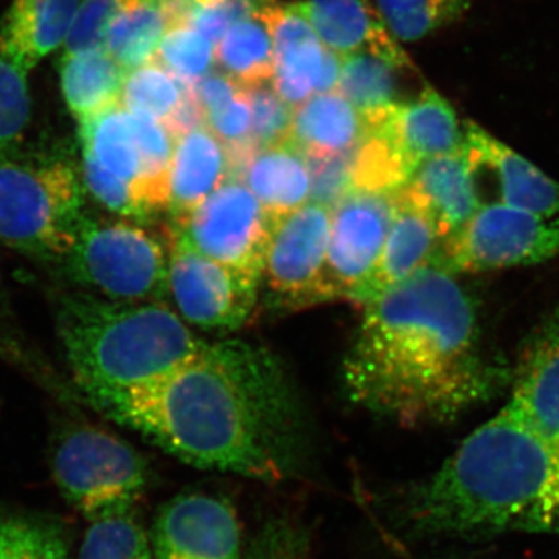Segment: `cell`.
I'll return each mask as SVG.
<instances>
[{
	"mask_svg": "<svg viewBox=\"0 0 559 559\" xmlns=\"http://www.w3.org/2000/svg\"><path fill=\"white\" fill-rule=\"evenodd\" d=\"M395 193L349 191L331 212L326 286L331 299L352 300L380 257L395 212Z\"/></svg>",
	"mask_w": 559,
	"mask_h": 559,
	"instance_id": "cell-13",
	"label": "cell"
},
{
	"mask_svg": "<svg viewBox=\"0 0 559 559\" xmlns=\"http://www.w3.org/2000/svg\"><path fill=\"white\" fill-rule=\"evenodd\" d=\"M191 2H193V0H191Z\"/></svg>",
	"mask_w": 559,
	"mask_h": 559,
	"instance_id": "cell-44",
	"label": "cell"
},
{
	"mask_svg": "<svg viewBox=\"0 0 559 559\" xmlns=\"http://www.w3.org/2000/svg\"><path fill=\"white\" fill-rule=\"evenodd\" d=\"M320 43L336 53H370L396 69H414L370 0L299 2Z\"/></svg>",
	"mask_w": 559,
	"mask_h": 559,
	"instance_id": "cell-19",
	"label": "cell"
},
{
	"mask_svg": "<svg viewBox=\"0 0 559 559\" xmlns=\"http://www.w3.org/2000/svg\"><path fill=\"white\" fill-rule=\"evenodd\" d=\"M353 153L307 159L311 173L310 201L333 209L352 191Z\"/></svg>",
	"mask_w": 559,
	"mask_h": 559,
	"instance_id": "cell-41",
	"label": "cell"
},
{
	"mask_svg": "<svg viewBox=\"0 0 559 559\" xmlns=\"http://www.w3.org/2000/svg\"><path fill=\"white\" fill-rule=\"evenodd\" d=\"M142 0H83L64 43V57L105 50L110 25Z\"/></svg>",
	"mask_w": 559,
	"mask_h": 559,
	"instance_id": "cell-36",
	"label": "cell"
},
{
	"mask_svg": "<svg viewBox=\"0 0 559 559\" xmlns=\"http://www.w3.org/2000/svg\"><path fill=\"white\" fill-rule=\"evenodd\" d=\"M385 27L396 40L426 38L462 13L465 0H374Z\"/></svg>",
	"mask_w": 559,
	"mask_h": 559,
	"instance_id": "cell-32",
	"label": "cell"
},
{
	"mask_svg": "<svg viewBox=\"0 0 559 559\" xmlns=\"http://www.w3.org/2000/svg\"><path fill=\"white\" fill-rule=\"evenodd\" d=\"M186 90L171 73L151 61L127 73L120 106L165 124L178 109Z\"/></svg>",
	"mask_w": 559,
	"mask_h": 559,
	"instance_id": "cell-30",
	"label": "cell"
},
{
	"mask_svg": "<svg viewBox=\"0 0 559 559\" xmlns=\"http://www.w3.org/2000/svg\"><path fill=\"white\" fill-rule=\"evenodd\" d=\"M367 128L380 132L399 151L412 173L433 157L454 153L463 143V128L447 98L425 87L417 98L393 103L362 116Z\"/></svg>",
	"mask_w": 559,
	"mask_h": 559,
	"instance_id": "cell-15",
	"label": "cell"
},
{
	"mask_svg": "<svg viewBox=\"0 0 559 559\" xmlns=\"http://www.w3.org/2000/svg\"><path fill=\"white\" fill-rule=\"evenodd\" d=\"M257 20L266 27L274 50L272 90L297 108L316 95L325 46L320 43L300 3L271 2Z\"/></svg>",
	"mask_w": 559,
	"mask_h": 559,
	"instance_id": "cell-17",
	"label": "cell"
},
{
	"mask_svg": "<svg viewBox=\"0 0 559 559\" xmlns=\"http://www.w3.org/2000/svg\"><path fill=\"white\" fill-rule=\"evenodd\" d=\"M463 146L477 175H488L498 204L559 216V182L473 121L463 127Z\"/></svg>",
	"mask_w": 559,
	"mask_h": 559,
	"instance_id": "cell-16",
	"label": "cell"
},
{
	"mask_svg": "<svg viewBox=\"0 0 559 559\" xmlns=\"http://www.w3.org/2000/svg\"><path fill=\"white\" fill-rule=\"evenodd\" d=\"M342 381L353 403L418 428L492 399L503 371L485 353L473 297L432 261L364 305Z\"/></svg>",
	"mask_w": 559,
	"mask_h": 559,
	"instance_id": "cell-2",
	"label": "cell"
},
{
	"mask_svg": "<svg viewBox=\"0 0 559 559\" xmlns=\"http://www.w3.org/2000/svg\"><path fill=\"white\" fill-rule=\"evenodd\" d=\"M191 0H142L110 25L105 50L124 72L153 61L165 33L183 24Z\"/></svg>",
	"mask_w": 559,
	"mask_h": 559,
	"instance_id": "cell-26",
	"label": "cell"
},
{
	"mask_svg": "<svg viewBox=\"0 0 559 559\" xmlns=\"http://www.w3.org/2000/svg\"><path fill=\"white\" fill-rule=\"evenodd\" d=\"M396 70L370 53L344 55L336 92L362 116L378 112L399 103L395 100Z\"/></svg>",
	"mask_w": 559,
	"mask_h": 559,
	"instance_id": "cell-29",
	"label": "cell"
},
{
	"mask_svg": "<svg viewBox=\"0 0 559 559\" xmlns=\"http://www.w3.org/2000/svg\"><path fill=\"white\" fill-rule=\"evenodd\" d=\"M84 212V183L62 157L0 159V241L22 255L61 264L75 246Z\"/></svg>",
	"mask_w": 559,
	"mask_h": 559,
	"instance_id": "cell-5",
	"label": "cell"
},
{
	"mask_svg": "<svg viewBox=\"0 0 559 559\" xmlns=\"http://www.w3.org/2000/svg\"><path fill=\"white\" fill-rule=\"evenodd\" d=\"M275 224L248 186L230 178L176 221L173 234L202 255L261 278Z\"/></svg>",
	"mask_w": 559,
	"mask_h": 559,
	"instance_id": "cell-10",
	"label": "cell"
},
{
	"mask_svg": "<svg viewBox=\"0 0 559 559\" xmlns=\"http://www.w3.org/2000/svg\"><path fill=\"white\" fill-rule=\"evenodd\" d=\"M443 241L432 261L454 275L533 266L559 257V216L487 202Z\"/></svg>",
	"mask_w": 559,
	"mask_h": 559,
	"instance_id": "cell-8",
	"label": "cell"
},
{
	"mask_svg": "<svg viewBox=\"0 0 559 559\" xmlns=\"http://www.w3.org/2000/svg\"><path fill=\"white\" fill-rule=\"evenodd\" d=\"M242 559H308V540L299 525L272 520L250 540Z\"/></svg>",
	"mask_w": 559,
	"mask_h": 559,
	"instance_id": "cell-40",
	"label": "cell"
},
{
	"mask_svg": "<svg viewBox=\"0 0 559 559\" xmlns=\"http://www.w3.org/2000/svg\"><path fill=\"white\" fill-rule=\"evenodd\" d=\"M76 559H154L150 535L134 510L92 522Z\"/></svg>",
	"mask_w": 559,
	"mask_h": 559,
	"instance_id": "cell-31",
	"label": "cell"
},
{
	"mask_svg": "<svg viewBox=\"0 0 559 559\" xmlns=\"http://www.w3.org/2000/svg\"><path fill=\"white\" fill-rule=\"evenodd\" d=\"M506 406L559 451V316L522 353Z\"/></svg>",
	"mask_w": 559,
	"mask_h": 559,
	"instance_id": "cell-18",
	"label": "cell"
},
{
	"mask_svg": "<svg viewBox=\"0 0 559 559\" xmlns=\"http://www.w3.org/2000/svg\"><path fill=\"white\" fill-rule=\"evenodd\" d=\"M91 404L197 468L280 484L304 463L296 390L270 349L249 342H205L167 377Z\"/></svg>",
	"mask_w": 559,
	"mask_h": 559,
	"instance_id": "cell-1",
	"label": "cell"
},
{
	"mask_svg": "<svg viewBox=\"0 0 559 559\" xmlns=\"http://www.w3.org/2000/svg\"><path fill=\"white\" fill-rule=\"evenodd\" d=\"M81 179L84 187L95 198L103 207L117 215L127 216V218L146 219L145 210L135 200L134 193L128 183L116 178L110 173L103 170L92 157L83 153L81 162Z\"/></svg>",
	"mask_w": 559,
	"mask_h": 559,
	"instance_id": "cell-39",
	"label": "cell"
},
{
	"mask_svg": "<svg viewBox=\"0 0 559 559\" xmlns=\"http://www.w3.org/2000/svg\"><path fill=\"white\" fill-rule=\"evenodd\" d=\"M404 193L430 216L447 240L480 209L479 180L465 146L419 165Z\"/></svg>",
	"mask_w": 559,
	"mask_h": 559,
	"instance_id": "cell-20",
	"label": "cell"
},
{
	"mask_svg": "<svg viewBox=\"0 0 559 559\" xmlns=\"http://www.w3.org/2000/svg\"><path fill=\"white\" fill-rule=\"evenodd\" d=\"M230 171L229 156L207 127L176 139L168 176V202L173 218L182 219L207 200Z\"/></svg>",
	"mask_w": 559,
	"mask_h": 559,
	"instance_id": "cell-23",
	"label": "cell"
},
{
	"mask_svg": "<svg viewBox=\"0 0 559 559\" xmlns=\"http://www.w3.org/2000/svg\"><path fill=\"white\" fill-rule=\"evenodd\" d=\"M51 471L62 498L90 522L134 510L148 484L142 455L108 430L90 425L62 433Z\"/></svg>",
	"mask_w": 559,
	"mask_h": 559,
	"instance_id": "cell-7",
	"label": "cell"
},
{
	"mask_svg": "<svg viewBox=\"0 0 559 559\" xmlns=\"http://www.w3.org/2000/svg\"><path fill=\"white\" fill-rule=\"evenodd\" d=\"M342 70V57L336 51L326 49L323 51L322 69H320V79L316 94H329L336 92L340 84Z\"/></svg>",
	"mask_w": 559,
	"mask_h": 559,
	"instance_id": "cell-43",
	"label": "cell"
},
{
	"mask_svg": "<svg viewBox=\"0 0 559 559\" xmlns=\"http://www.w3.org/2000/svg\"><path fill=\"white\" fill-rule=\"evenodd\" d=\"M260 280L202 255L173 234L168 288L183 322L219 333L240 330L255 310Z\"/></svg>",
	"mask_w": 559,
	"mask_h": 559,
	"instance_id": "cell-11",
	"label": "cell"
},
{
	"mask_svg": "<svg viewBox=\"0 0 559 559\" xmlns=\"http://www.w3.org/2000/svg\"><path fill=\"white\" fill-rule=\"evenodd\" d=\"M150 540L154 559H242L234 506L207 492L168 500L154 520Z\"/></svg>",
	"mask_w": 559,
	"mask_h": 559,
	"instance_id": "cell-14",
	"label": "cell"
},
{
	"mask_svg": "<svg viewBox=\"0 0 559 559\" xmlns=\"http://www.w3.org/2000/svg\"><path fill=\"white\" fill-rule=\"evenodd\" d=\"M252 112L253 148L263 150L288 142L294 108L266 84L245 86Z\"/></svg>",
	"mask_w": 559,
	"mask_h": 559,
	"instance_id": "cell-37",
	"label": "cell"
},
{
	"mask_svg": "<svg viewBox=\"0 0 559 559\" xmlns=\"http://www.w3.org/2000/svg\"><path fill=\"white\" fill-rule=\"evenodd\" d=\"M60 76L66 105L83 121L120 105L127 72L108 51L91 50L62 57Z\"/></svg>",
	"mask_w": 559,
	"mask_h": 559,
	"instance_id": "cell-27",
	"label": "cell"
},
{
	"mask_svg": "<svg viewBox=\"0 0 559 559\" xmlns=\"http://www.w3.org/2000/svg\"><path fill=\"white\" fill-rule=\"evenodd\" d=\"M62 274L108 300L160 301L170 293V253L142 227L84 216ZM95 294V296H97Z\"/></svg>",
	"mask_w": 559,
	"mask_h": 559,
	"instance_id": "cell-6",
	"label": "cell"
},
{
	"mask_svg": "<svg viewBox=\"0 0 559 559\" xmlns=\"http://www.w3.org/2000/svg\"><path fill=\"white\" fill-rule=\"evenodd\" d=\"M439 231L428 213L404 193L396 191L395 212L388 238L369 277L353 294L352 301L366 305L385 289L409 278L437 255Z\"/></svg>",
	"mask_w": 559,
	"mask_h": 559,
	"instance_id": "cell-21",
	"label": "cell"
},
{
	"mask_svg": "<svg viewBox=\"0 0 559 559\" xmlns=\"http://www.w3.org/2000/svg\"><path fill=\"white\" fill-rule=\"evenodd\" d=\"M83 153L130 186L148 218L167 209L176 139L159 121L114 106L80 121Z\"/></svg>",
	"mask_w": 559,
	"mask_h": 559,
	"instance_id": "cell-9",
	"label": "cell"
},
{
	"mask_svg": "<svg viewBox=\"0 0 559 559\" xmlns=\"http://www.w3.org/2000/svg\"><path fill=\"white\" fill-rule=\"evenodd\" d=\"M215 46L189 25H176L165 33L153 62L171 73L183 87H193L212 69Z\"/></svg>",
	"mask_w": 559,
	"mask_h": 559,
	"instance_id": "cell-33",
	"label": "cell"
},
{
	"mask_svg": "<svg viewBox=\"0 0 559 559\" xmlns=\"http://www.w3.org/2000/svg\"><path fill=\"white\" fill-rule=\"evenodd\" d=\"M423 538L532 533L559 538V451L503 406L395 507Z\"/></svg>",
	"mask_w": 559,
	"mask_h": 559,
	"instance_id": "cell-3",
	"label": "cell"
},
{
	"mask_svg": "<svg viewBox=\"0 0 559 559\" xmlns=\"http://www.w3.org/2000/svg\"><path fill=\"white\" fill-rule=\"evenodd\" d=\"M80 0H13L0 21V57L31 72L68 39Z\"/></svg>",
	"mask_w": 559,
	"mask_h": 559,
	"instance_id": "cell-22",
	"label": "cell"
},
{
	"mask_svg": "<svg viewBox=\"0 0 559 559\" xmlns=\"http://www.w3.org/2000/svg\"><path fill=\"white\" fill-rule=\"evenodd\" d=\"M0 359L9 360L14 366L24 367V369L36 371L43 364L33 358L31 352L24 347L9 319V311L3 300L2 288H0Z\"/></svg>",
	"mask_w": 559,
	"mask_h": 559,
	"instance_id": "cell-42",
	"label": "cell"
},
{
	"mask_svg": "<svg viewBox=\"0 0 559 559\" xmlns=\"http://www.w3.org/2000/svg\"><path fill=\"white\" fill-rule=\"evenodd\" d=\"M58 329L76 384L95 401L167 377L205 342L162 301H114L64 294Z\"/></svg>",
	"mask_w": 559,
	"mask_h": 559,
	"instance_id": "cell-4",
	"label": "cell"
},
{
	"mask_svg": "<svg viewBox=\"0 0 559 559\" xmlns=\"http://www.w3.org/2000/svg\"><path fill=\"white\" fill-rule=\"evenodd\" d=\"M237 179L248 186L277 221L310 202V165L288 142L253 151L238 167Z\"/></svg>",
	"mask_w": 559,
	"mask_h": 559,
	"instance_id": "cell-25",
	"label": "cell"
},
{
	"mask_svg": "<svg viewBox=\"0 0 559 559\" xmlns=\"http://www.w3.org/2000/svg\"><path fill=\"white\" fill-rule=\"evenodd\" d=\"M331 212L329 205L310 201L275 224L263 277L280 307L331 299L325 275Z\"/></svg>",
	"mask_w": 559,
	"mask_h": 559,
	"instance_id": "cell-12",
	"label": "cell"
},
{
	"mask_svg": "<svg viewBox=\"0 0 559 559\" xmlns=\"http://www.w3.org/2000/svg\"><path fill=\"white\" fill-rule=\"evenodd\" d=\"M271 2L274 0H193L186 25L216 46L231 25L253 20Z\"/></svg>",
	"mask_w": 559,
	"mask_h": 559,
	"instance_id": "cell-38",
	"label": "cell"
},
{
	"mask_svg": "<svg viewBox=\"0 0 559 559\" xmlns=\"http://www.w3.org/2000/svg\"><path fill=\"white\" fill-rule=\"evenodd\" d=\"M215 61L241 86L266 84L274 73L270 33L257 17L237 22L216 44Z\"/></svg>",
	"mask_w": 559,
	"mask_h": 559,
	"instance_id": "cell-28",
	"label": "cell"
},
{
	"mask_svg": "<svg viewBox=\"0 0 559 559\" xmlns=\"http://www.w3.org/2000/svg\"><path fill=\"white\" fill-rule=\"evenodd\" d=\"M0 559H70L57 525L31 516L0 520Z\"/></svg>",
	"mask_w": 559,
	"mask_h": 559,
	"instance_id": "cell-34",
	"label": "cell"
},
{
	"mask_svg": "<svg viewBox=\"0 0 559 559\" xmlns=\"http://www.w3.org/2000/svg\"><path fill=\"white\" fill-rule=\"evenodd\" d=\"M28 73L0 57V159L17 153L31 121Z\"/></svg>",
	"mask_w": 559,
	"mask_h": 559,
	"instance_id": "cell-35",
	"label": "cell"
},
{
	"mask_svg": "<svg viewBox=\"0 0 559 559\" xmlns=\"http://www.w3.org/2000/svg\"><path fill=\"white\" fill-rule=\"evenodd\" d=\"M366 134L362 114L337 92H329L294 108L288 143L307 159H319L352 153Z\"/></svg>",
	"mask_w": 559,
	"mask_h": 559,
	"instance_id": "cell-24",
	"label": "cell"
}]
</instances>
